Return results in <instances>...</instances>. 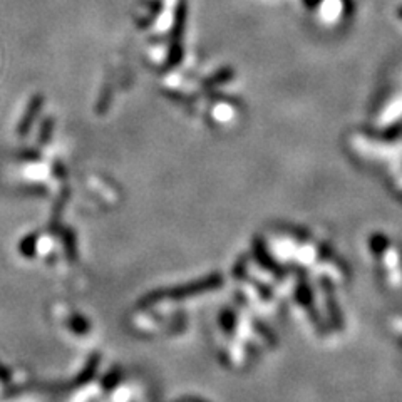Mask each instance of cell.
Returning <instances> with one entry per match:
<instances>
[{
    "label": "cell",
    "instance_id": "1",
    "mask_svg": "<svg viewBox=\"0 0 402 402\" xmlns=\"http://www.w3.org/2000/svg\"><path fill=\"white\" fill-rule=\"evenodd\" d=\"M186 24V3L185 0H181L178 3L176 15H174V24H173V37H171V49H169L168 56V66H176L183 58V49L180 46L183 31H185Z\"/></svg>",
    "mask_w": 402,
    "mask_h": 402
},
{
    "label": "cell",
    "instance_id": "2",
    "mask_svg": "<svg viewBox=\"0 0 402 402\" xmlns=\"http://www.w3.org/2000/svg\"><path fill=\"white\" fill-rule=\"evenodd\" d=\"M399 12H401V17H402V9H401V10H399Z\"/></svg>",
    "mask_w": 402,
    "mask_h": 402
}]
</instances>
